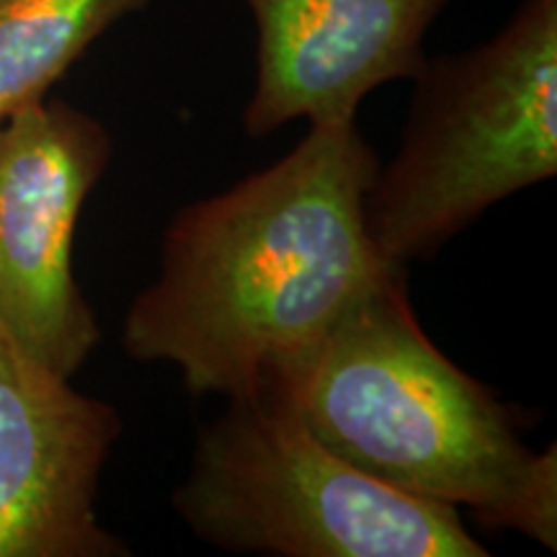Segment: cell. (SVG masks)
I'll return each mask as SVG.
<instances>
[{"instance_id": "7", "label": "cell", "mask_w": 557, "mask_h": 557, "mask_svg": "<svg viewBox=\"0 0 557 557\" xmlns=\"http://www.w3.org/2000/svg\"><path fill=\"white\" fill-rule=\"evenodd\" d=\"M256 26V86L243 129L261 139L295 120H357L385 83L413 78L449 0H243Z\"/></svg>"}, {"instance_id": "2", "label": "cell", "mask_w": 557, "mask_h": 557, "mask_svg": "<svg viewBox=\"0 0 557 557\" xmlns=\"http://www.w3.org/2000/svg\"><path fill=\"white\" fill-rule=\"evenodd\" d=\"M250 398L289 410L369 478L557 547L555 447L529 449L508 406L431 344L406 276L361 299Z\"/></svg>"}, {"instance_id": "3", "label": "cell", "mask_w": 557, "mask_h": 557, "mask_svg": "<svg viewBox=\"0 0 557 557\" xmlns=\"http://www.w3.org/2000/svg\"><path fill=\"white\" fill-rule=\"evenodd\" d=\"M400 148L367 194L380 259L406 274L498 201L557 173V0H521L496 37L426 58Z\"/></svg>"}, {"instance_id": "4", "label": "cell", "mask_w": 557, "mask_h": 557, "mask_svg": "<svg viewBox=\"0 0 557 557\" xmlns=\"http://www.w3.org/2000/svg\"><path fill=\"white\" fill-rule=\"evenodd\" d=\"M173 511L240 555L487 557L455 506L369 478L263 398L227 400L199 431Z\"/></svg>"}, {"instance_id": "1", "label": "cell", "mask_w": 557, "mask_h": 557, "mask_svg": "<svg viewBox=\"0 0 557 557\" xmlns=\"http://www.w3.org/2000/svg\"><path fill=\"white\" fill-rule=\"evenodd\" d=\"M377 171L357 120L320 122L274 165L186 205L165 230L158 278L132 299L124 351L176 367L191 395L259 393L361 299L406 276L367 227Z\"/></svg>"}, {"instance_id": "5", "label": "cell", "mask_w": 557, "mask_h": 557, "mask_svg": "<svg viewBox=\"0 0 557 557\" xmlns=\"http://www.w3.org/2000/svg\"><path fill=\"white\" fill-rule=\"evenodd\" d=\"M111 160L109 132L41 96L0 122V323L73 377L101 341L73 271L75 227Z\"/></svg>"}, {"instance_id": "8", "label": "cell", "mask_w": 557, "mask_h": 557, "mask_svg": "<svg viewBox=\"0 0 557 557\" xmlns=\"http://www.w3.org/2000/svg\"><path fill=\"white\" fill-rule=\"evenodd\" d=\"M152 0H0V122L50 94L83 52Z\"/></svg>"}, {"instance_id": "6", "label": "cell", "mask_w": 557, "mask_h": 557, "mask_svg": "<svg viewBox=\"0 0 557 557\" xmlns=\"http://www.w3.org/2000/svg\"><path fill=\"white\" fill-rule=\"evenodd\" d=\"M122 418L32 357L0 323V557H124L96 517Z\"/></svg>"}]
</instances>
